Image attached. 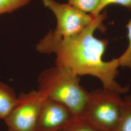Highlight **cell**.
<instances>
[{"label": "cell", "instance_id": "7c38bea8", "mask_svg": "<svg viewBox=\"0 0 131 131\" xmlns=\"http://www.w3.org/2000/svg\"><path fill=\"white\" fill-rule=\"evenodd\" d=\"M65 131H101L79 117H75Z\"/></svg>", "mask_w": 131, "mask_h": 131}, {"label": "cell", "instance_id": "ba28073f", "mask_svg": "<svg viewBox=\"0 0 131 131\" xmlns=\"http://www.w3.org/2000/svg\"><path fill=\"white\" fill-rule=\"evenodd\" d=\"M115 131H131V95L123 99L122 112Z\"/></svg>", "mask_w": 131, "mask_h": 131}, {"label": "cell", "instance_id": "5bb4252c", "mask_svg": "<svg viewBox=\"0 0 131 131\" xmlns=\"http://www.w3.org/2000/svg\"><path fill=\"white\" fill-rule=\"evenodd\" d=\"M8 131H13V130H10V129H8Z\"/></svg>", "mask_w": 131, "mask_h": 131}, {"label": "cell", "instance_id": "3957f363", "mask_svg": "<svg viewBox=\"0 0 131 131\" xmlns=\"http://www.w3.org/2000/svg\"><path fill=\"white\" fill-rule=\"evenodd\" d=\"M121 94L104 88L89 92L87 103L79 117L101 131H115L122 112Z\"/></svg>", "mask_w": 131, "mask_h": 131}, {"label": "cell", "instance_id": "6da1fadb", "mask_svg": "<svg viewBox=\"0 0 131 131\" xmlns=\"http://www.w3.org/2000/svg\"><path fill=\"white\" fill-rule=\"evenodd\" d=\"M106 13L96 16L92 23L81 32L67 38L54 37L50 31L37 45L42 53H53L56 66L64 68L78 76L89 75L98 79L103 88L121 94L127 93L129 86L116 81L119 67L117 58L105 61L103 56L108 45L107 39L94 36L97 29H103Z\"/></svg>", "mask_w": 131, "mask_h": 131}, {"label": "cell", "instance_id": "277c9868", "mask_svg": "<svg viewBox=\"0 0 131 131\" xmlns=\"http://www.w3.org/2000/svg\"><path fill=\"white\" fill-rule=\"evenodd\" d=\"M47 98L39 89L20 94L17 103L4 120L8 129L36 131L42 105Z\"/></svg>", "mask_w": 131, "mask_h": 131}, {"label": "cell", "instance_id": "9c48e42d", "mask_svg": "<svg viewBox=\"0 0 131 131\" xmlns=\"http://www.w3.org/2000/svg\"><path fill=\"white\" fill-rule=\"evenodd\" d=\"M68 4L85 13L96 16L100 0H68Z\"/></svg>", "mask_w": 131, "mask_h": 131}, {"label": "cell", "instance_id": "7a4b0ae2", "mask_svg": "<svg viewBox=\"0 0 131 131\" xmlns=\"http://www.w3.org/2000/svg\"><path fill=\"white\" fill-rule=\"evenodd\" d=\"M38 89L47 98L65 105L75 117H80L87 103L89 92L80 83L79 76L55 66L40 73Z\"/></svg>", "mask_w": 131, "mask_h": 131}, {"label": "cell", "instance_id": "8992f818", "mask_svg": "<svg viewBox=\"0 0 131 131\" xmlns=\"http://www.w3.org/2000/svg\"><path fill=\"white\" fill-rule=\"evenodd\" d=\"M75 117L65 105L47 98L42 105L36 131L64 130Z\"/></svg>", "mask_w": 131, "mask_h": 131}, {"label": "cell", "instance_id": "4fadbf2b", "mask_svg": "<svg viewBox=\"0 0 131 131\" xmlns=\"http://www.w3.org/2000/svg\"><path fill=\"white\" fill-rule=\"evenodd\" d=\"M100 5L97 15L102 13L107 6L111 5H118L131 10V0H100Z\"/></svg>", "mask_w": 131, "mask_h": 131}, {"label": "cell", "instance_id": "52a82bcc", "mask_svg": "<svg viewBox=\"0 0 131 131\" xmlns=\"http://www.w3.org/2000/svg\"><path fill=\"white\" fill-rule=\"evenodd\" d=\"M18 99L13 89L0 82V119L5 120L8 116Z\"/></svg>", "mask_w": 131, "mask_h": 131}, {"label": "cell", "instance_id": "9a60e30c", "mask_svg": "<svg viewBox=\"0 0 131 131\" xmlns=\"http://www.w3.org/2000/svg\"><path fill=\"white\" fill-rule=\"evenodd\" d=\"M65 131V130H62V131Z\"/></svg>", "mask_w": 131, "mask_h": 131}, {"label": "cell", "instance_id": "8fae6325", "mask_svg": "<svg viewBox=\"0 0 131 131\" xmlns=\"http://www.w3.org/2000/svg\"><path fill=\"white\" fill-rule=\"evenodd\" d=\"M30 0H0V15L11 13L28 5Z\"/></svg>", "mask_w": 131, "mask_h": 131}, {"label": "cell", "instance_id": "30bf717a", "mask_svg": "<svg viewBox=\"0 0 131 131\" xmlns=\"http://www.w3.org/2000/svg\"><path fill=\"white\" fill-rule=\"evenodd\" d=\"M129 44L126 50L117 58L119 67L128 68L131 70V19L126 25Z\"/></svg>", "mask_w": 131, "mask_h": 131}, {"label": "cell", "instance_id": "5b68a950", "mask_svg": "<svg viewBox=\"0 0 131 131\" xmlns=\"http://www.w3.org/2000/svg\"><path fill=\"white\" fill-rule=\"evenodd\" d=\"M41 1L56 18V28L51 31L56 38H67L78 34L89 26L96 17L78 9L68 3H60L55 0Z\"/></svg>", "mask_w": 131, "mask_h": 131}]
</instances>
